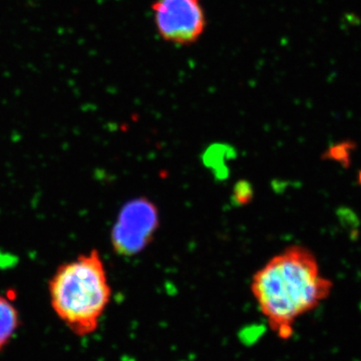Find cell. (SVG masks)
I'll return each mask as SVG.
<instances>
[{
    "label": "cell",
    "instance_id": "1",
    "mask_svg": "<svg viewBox=\"0 0 361 361\" xmlns=\"http://www.w3.org/2000/svg\"><path fill=\"white\" fill-rule=\"evenodd\" d=\"M332 283L323 276L314 254L300 245L287 247L259 268L250 291L270 331L289 341L296 323L330 295Z\"/></svg>",
    "mask_w": 361,
    "mask_h": 361
},
{
    "label": "cell",
    "instance_id": "2",
    "mask_svg": "<svg viewBox=\"0 0 361 361\" xmlns=\"http://www.w3.org/2000/svg\"><path fill=\"white\" fill-rule=\"evenodd\" d=\"M49 295L54 314L66 329L78 337L94 334L111 300L110 280L99 251L59 266L49 279Z\"/></svg>",
    "mask_w": 361,
    "mask_h": 361
},
{
    "label": "cell",
    "instance_id": "3",
    "mask_svg": "<svg viewBox=\"0 0 361 361\" xmlns=\"http://www.w3.org/2000/svg\"><path fill=\"white\" fill-rule=\"evenodd\" d=\"M160 227V213L154 202L137 198L128 202L111 230V245L118 255L132 257L152 243Z\"/></svg>",
    "mask_w": 361,
    "mask_h": 361
},
{
    "label": "cell",
    "instance_id": "4",
    "mask_svg": "<svg viewBox=\"0 0 361 361\" xmlns=\"http://www.w3.org/2000/svg\"><path fill=\"white\" fill-rule=\"evenodd\" d=\"M151 9L157 32L169 44H194L205 32L207 18L201 0H155Z\"/></svg>",
    "mask_w": 361,
    "mask_h": 361
},
{
    "label": "cell",
    "instance_id": "5",
    "mask_svg": "<svg viewBox=\"0 0 361 361\" xmlns=\"http://www.w3.org/2000/svg\"><path fill=\"white\" fill-rule=\"evenodd\" d=\"M20 326V311L8 297L0 294V351L13 341Z\"/></svg>",
    "mask_w": 361,
    "mask_h": 361
},
{
    "label": "cell",
    "instance_id": "6",
    "mask_svg": "<svg viewBox=\"0 0 361 361\" xmlns=\"http://www.w3.org/2000/svg\"><path fill=\"white\" fill-rule=\"evenodd\" d=\"M353 149V142H343L330 147L329 151L325 153V156L329 160L336 161L346 167L350 161V153Z\"/></svg>",
    "mask_w": 361,
    "mask_h": 361
},
{
    "label": "cell",
    "instance_id": "7",
    "mask_svg": "<svg viewBox=\"0 0 361 361\" xmlns=\"http://www.w3.org/2000/svg\"><path fill=\"white\" fill-rule=\"evenodd\" d=\"M358 183H360V185L361 186V171L360 172V174H358Z\"/></svg>",
    "mask_w": 361,
    "mask_h": 361
}]
</instances>
